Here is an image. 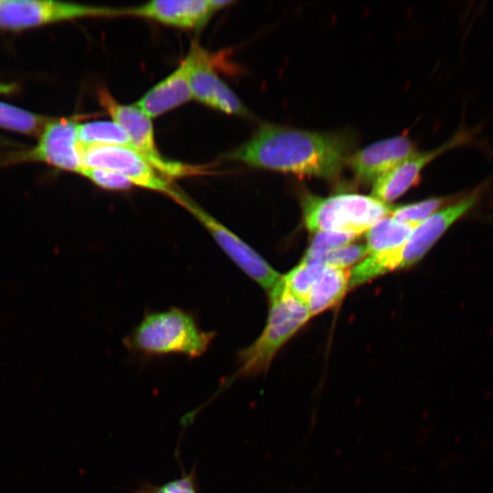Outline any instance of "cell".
Here are the masks:
<instances>
[{
    "label": "cell",
    "mask_w": 493,
    "mask_h": 493,
    "mask_svg": "<svg viewBox=\"0 0 493 493\" xmlns=\"http://www.w3.org/2000/svg\"><path fill=\"white\" fill-rule=\"evenodd\" d=\"M355 144L350 131H311L261 124L228 154L251 167L325 179L336 178Z\"/></svg>",
    "instance_id": "cell-1"
},
{
    "label": "cell",
    "mask_w": 493,
    "mask_h": 493,
    "mask_svg": "<svg viewBox=\"0 0 493 493\" xmlns=\"http://www.w3.org/2000/svg\"><path fill=\"white\" fill-rule=\"evenodd\" d=\"M484 190L485 184L461 194L419 224L402 246L364 258L351 271L350 288L419 262L454 224L474 210L480 203Z\"/></svg>",
    "instance_id": "cell-2"
},
{
    "label": "cell",
    "mask_w": 493,
    "mask_h": 493,
    "mask_svg": "<svg viewBox=\"0 0 493 493\" xmlns=\"http://www.w3.org/2000/svg\"><path fill=\"white\" fill-rule=\"evenodd\" d=\"M279 281L269 292V312L262 333L238 352L236 372L211 400L239 377H254L267 372L280 348L310 319L305 303L287 292Z\"/></svg>",
    "instance_id": "cell-3"
},
{
    "label": "cell",
    "mask_w": 493,
    "mask_h": 493,
    "mask_svg": "<svg viewBox=\"0 0 493 493\" xmlns=\"http://www.w3.org/2000/svg\"><path fill=\"white\" fill-rule=\"evenodd\" d=\"M303 222L312 233L335 232L355 236L390 215L393 205L355 193L327 197L304 192L300 196Z\"/></svg>",
    "instance_id": "cell-4"
},
{
    "label": "cell",
    "mask_w": 493,
    "mask_h": 493,
    "mask_svg": "<svg viewBox=\"0 0 493 493\" xmlns=\"http://www.w3.org/2000/svg\"><path fill=\"white\" fill-rule=\"evenodd\" d=\"M213 338L214 333L201 330L191 314L172 308L145 315L129 344L144 355L178 353L195 358L205 353Z\"/></svg>",
    "instance_id": "cell-5"
},
{
    "label": "cell",
    "mask_w": 493,
    "mask_h": 493,
    "mask_svg": "<svg viewBox=\"0 0 493 493\" xmlns=\"http://www.w3.org/2000/svg\"><path fill=\"white\" fill-rule=\"evenodd\" d=\"M101 106L129 136L132 148L142 155L161 174L176 178L197 173L199 169L164 158L158 151L151 118L136 105L118 102L104 89L99 92Z\"/></svg>",
    "instance_id": "cell-6"
},
{
    "label": "cell",
    "mask_w": 493,
    "mask_h": 493,
    "mask_svg": "<svg viewBox=\"0 0 493 493\" xmlns=\"http://www.w3.org/2000/svg\"><path fill=\"white\" fill-rule=\"evenodd\" d=\"M173 199L186 208L209 232L223 251L249 278L268 293L278 284L281 275L250 246L214 216L197 205L181 191Z\"/></svg>",
    "instance_id": "cell-7"
},
{
    "label": "cell",
    "mask_w": 493,
    "mask_h": 493,
    "mask_svg": "<svg viewBox=\"0 0 493 493\" xmlns=\"http://www.w3.org/2000/svg\"><path fill=\"white\" fill-rule=\"evenodd\" d=\"M122 15V9L52 0H0V28L21 30L91 16Z\"/></svg>",
    "instance_id": "cell-8"
},
{
    "label": "cell",
    "mask_w": 493,
    "mask_h": 493,
    "mask_svg": "<svg viewBox=\"0 0 493 493\" xmlns=\"http://www.w3.org/2000/svg\"><path fill=\"white\" fill-rule=\"evenodd\" d=\"M82 147V146H81ZM85 168L114 171L132 184L172 197L176 189L142 155L131 147L96 144L82 147Z\"/></svg>",
    "instance_id": "cell-9"
},
{
    "label": "cell",
    "mask_w": 493,
    "mask_h": 493,
    "mask_svg": "<svg viewBox=\"0 0 493 493\" xmlns=\"http://www.w3.org/2000/svg\"><path fill=\"white\" fill-rule=\"evenodd\" d=\"M186 58L193 100L227 114L250 117L249 110L218 76L212 56L205 48L194 43Z\"/></svg>",
    "instance_id": "cell-10"
},
{
    "label": "cell",
    "mask_w": 493,
    "mask_h": 493,
    "mask_svg": "<svg viewBox=\"0 0 493 493\" xmlns=\"http://www.w3.org/2000/svg\"><path fill=\"white\" fill-rule=\"evenodd\" d=\"M474 130L461 128L442 145L425 152H415L390 172L373 182L372 196L388 204L399 198L420 179L421 173L442 153L471 142Z\"/></svg>",
    "instance_id": "cell-11"
},
{
    "label": "cell",
    "mask_w": 493,
    "mask_h": 493,
    "mask_svg": "<svg viewBox=\"0 0 493 493\" xmlns=\"http://www.w3.org/2000/svg\"><path fill=\"white\" fill-rule=\"evenodd\" d=\"M78 125L72 119L50 120L41 131L37 144L24 152L21 158L82 173L85 167L82 147L78 139Z\"/></svg>",
    "instance_id": "cell-12"
},
{
    "label": "cell",
    "mask_w": 493,
    "mask_h": 493,
    "mask_svg": "<svg viewBox=\"0 0 493 493\" xmlns=\"http://www.w3.org/2000/svg\"><path fill=\"white\" fill-rule=\"evenodd\" d=\"M231 3L222 0H152L140 6L122 9V13L193 29L203 27L215 12Z\"/></svg>",
    "instance_id": "cell-13"
},
{
    "label": "cell",
    "mask_w": 493,
    "mask_h": 493,
    "mask_svg": "<svg viewBox=\"0 0 493 493\" xmlns=\"http://www.w3.org/2000/svg\"><path fill=\"white\" fill-rule=\"evenodd\" d=\"M411 139L398 135L368 145L350 155L347 164L362 183H373L415 152Z\"/></svg>",
    "instance_id": "cell-14"
},
{
    "label": "cell",
    "mask_w": 493,
    "mask_h": 493,
    "mask_svg": "<svg viewBox=\"0 0 493 493\" xmlns=\"http://www.w3.org/2000/svg\"><path fill=\"white\" fill-rule=\"evenodd\" d=\"M191 100L189 61L185 57L174 71L149 89L135 105L152 119Z\"/></svg>",
    "instance_id": "cell-15"
},
{
    "label": "cell",
    "mask_w": 493,
    "mask_h": 493,
    "mask_svg": "<svg viewBox=\"0 0 493 493\" xmlns=\"http://www.w3.org/2000/svg\"><path fill=\"white\" fill-rule=\"evenodd\" d=\"M350 278L349 268L325 266L305 302L310 318L341 301L350 288Z\"/></svg>",
    "instance_id": "cell-16"
},
{
    "label": "cell",
    "mask_w": 493,
    "mask_h": 493,
    "mask_svg": "<svg viewBox=\"0 0 493 493\" xmlns=\"http://www.w3.org/2000/svg\"><path fill=\"white\" fill-rule=\"evenodd\" d=\"M417 226L392 216L380 219L366 232L367 255H375L399 247Z\"/></svg>",
    "instance_id": "cell-17"
},
{
    "label": "cell",
    "mask_w": 493,
    "mask_h": 493,
    "mask_svg": "<svg viewBox=\"0 0 493 493\" xmlns=\"http://www.w3.org/2000/svg\"><path fill=\"white\" fill-rule=\"evenodd\" d=\"M78 139L82 147L103 144L132 148L131 140L125 131L113 121L79 123Z\"/></svg>",
    "instance_id": "cell-18"
},
{
    "label": "cell",
    "mask_w": 493,
    "mask_h": 493,
    "mask_svg": "<svg viewBox=\"0 0 493 493\" xmlns=\"http://www.w3.org/2000/svg\"><path fill=\"white\" fill-rule=\"evenodd\" d=\"M324 267L325 265L320 262L300 261L288 274L281 276L279 282L287 292L305 303Z\"/></svg>",
    "instance_id": "cell-19"
},
{
    "label": "cell",
    "mask_w": 493,
    "mask_h": 493,
    "mask_svg": "<svg viewBox=\"0 0 493 493\" xmlns=\"http://www.w3.org/2000/svg\"><path fill=\"white\" fill-rule=\"evenodd\" d=\"M51 119L0 101V127L35 135L41 133Z\"/></svg>",
    "instance_id": "cell-20"
},
{
    "label": "cell",
    "mask_w": 493,
    "mask_h": 493,
    "mask_svg": "<svg viewBox=\"0 0 493 493\" xmlns=\"http://www.w3.org/2000/svg\"><path fill=\"white\" fill-rule=\"evenodd\" d=\"M459 195L430 197L422 201L393 206L390 215L402 222L419 225Z\"/></svg>",
    "instance_id": "cell-21"
},
{
    "label": "cell",
    "mask_w": 493,
    "mask_h": 493,
    "mask_svg": "<svg viewBox=\"0 0 493 493\" xmlns=\"http://www.w3.org/2000/svg\"><path fill=\"white\" fill-rule=\"evenodd\" d=\"M355 238V236L344 233H315L301 261H314L340 246L350 244Z\"/></svg>",
    "instance_id": "cell-22"
},
{
    "label": "cell",
    "mask_w": 493,
    "mask_h": 493,
    "mask_svg": "<svg viewBox=\"0 0 493 493\" xmlns=\"http://www.w3.org/2000/svg\"><path fill=\"white\" fill-rule=\"evenodd\" d=\"M132 493H198L195 467L188 473L184 472L180 477L159 486L142 482Z\"/></svg>",
    "instance_id": "cell-23"
},
{
    "label": "cell",
    "mask_w": 493,
    "mask_h": 493,
    "mask_svg": "<svg viewBox=\"0 0 493 493\" xmlns=\"http://www.w3.org/2000/svg\"><path fill=\"white\" fill-rule=\"evenodd\" d=\"M367 255L366 246L363 244H347L340 246L314 260L325 266L349 268Z\"/></svg>",
    "instance_id": "cell-24"
},
{
    "label": "cell",
    "mask_w": 493,
    "mask_h": 493,
    "mask_svg": "<svg viewBox=\"0 0 493 493\" xmlns=\"http://www.w3.org/2000/svg\"><path fill=\"white\" fill-rule=\"evenodd\" d=\"M81 174L105 190L122 191L132 186L126 176L110 170L85 168Z\"/></svg>",
    "instance_id": "cell-25"
},
{
    "label": "cell",
    "mask_w": 493,
    "mask_h": 493,
    "mask_svg": "<svg viewBox=\"0 0 493 493\" xmlns=\"http://www.w3.org/2000/svg\"><path fill=\"white\" fill-rule=\"evenodd\" d=\"M16 89L15 84L0 83V94H6L13 92Z\"/></svg>",
    "instance_id": "cell-26"
}]
</instances>
